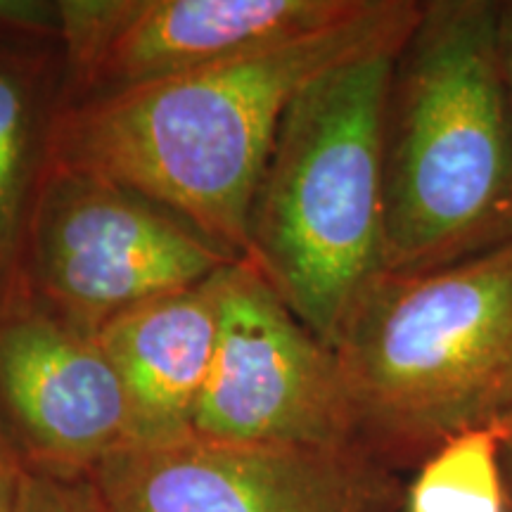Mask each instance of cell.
Here are the masks:
<instances>
[{
  "instance_id": "1",
  "label": "cell",
  "mask_w": 512,
  "mask_h": 512,
  "mask_svg": "<svg viewBox=\"0 0 512 512\" xmlns=\"http://www.w3.org/2000/svg\"><path fill=\"white\" fill-rule=\"evenodd\" d=\"M415 0H366L309 36L105 98L62 102L48 162L136 190L233 259L280 119L306 83L356 55L401 46Z\"/></svg>"
},
{
  "instance_id": "17",
  "label": "cell",
  "mask_w": 512,
  "mask_h": 512,
  "mask_svg": "<svg viewBox=\"0 0 512 512\" xmlns=\"http://www.w3.org/2000/svg\"><path fill=\"white\" fill-rule=\"evenodd\" d=\"M508 512H512V503H510V505H508Z\"/></svg>"
},
{
  "instance_id": "16",
  "label": "cell",
  "mask_w": 512,
  "mask_h": 512,
  "mask_svg": "<svg viewBox=\"0 0 512 512\" xmlns=\"http://www.w3.org/2000/svg\"><path fill=\"white\" fill-rule=\"evenodd\" d=\"M494 430L498 434V441H501V460H503V472L505 482H510L512 491V401L510 406L505 408V413L496 420Z\"/></svg>"
},
{
  "instance_id": "2",
  "label": "cell",
  "mask_w": 512,
  "mask_h": 512,
  "mask_svg": "<svg viewBox=\"0 0 512 512\" xmlns=\"http://www.w3.org/2000/svg\"><path fill=\"white\" fill-rule=\"evenodd\" d=\"M512 238V117L498 3H422L384 114V273H422Z\"/></svg>"
},
{
  "instance_id": "11",
  "label": "cell",
  "mask_w": 512,
  "mask_h": 512,
  "mask_svg": "<svg viewBox=\"0 0 512 512\" xmlns=\"http://www.w3.org/2000/svg\"><path fill=\"white\" fill-rule=\"evenodd\" d=\"M219 273L133 306L95 335L131 403V444L192 432L219 335Z\"/></svg>"
},
{
  "instance_id": "15",
  "label": "cell",
  "mask_w": 512,
  "mask_h": 512,
  "mask_svg": "<svg viewBox=\"0 0 512 512\" xmlns=\"http://www.w3.org/2000/svg\"><path fill=\"white\" fill-rule=\"evenodd\" d=\"M498 41H501L505 93H508V105H510V117H512V0L498 3Z\"/></svg>"
},
{
  "instance_id": "14",
  "label": "cell",
  "mask_w": 512,
  "mask_h": 512,
  "mask_svg": "<svg viewBox=\"0 0 512 512\" xmlns=\"http://www.w3.org/2000/svg\"><path fill=\"white\" fill-rule=\"evenodd\" d=\"M22 477L24 460L12 444L10 434L0 425V512H17Z\"/></svg>"
},
{
  "instance_id": "7",
  "label": "cell",
  "mask_w": 512,
  "mask_h": 512,
  "mask_svg": "<svg viewBox=\"0 0 512 512\" xmlns=\"http://www.w3.org/2000/svg\"><path fill=\"white\" fill-rule=\"evenodd\" d=\"M105 512H389L396 484L358 446L240 444L188 432L93 467Z\"/></svg>"
},
{
  "instance_id": "4",
  "label": "cell",
  "mask_w": 512,
  "mask_h": 512,
  "mask_svg": "<svg viewBox=\"0 0 512 512\" xmlns=\"http://www.w3.org/2000/svg\"><path fill=\"white\" fill-rule=\"evenodd\" d=\"M358 444L380 463L494 427L512 401V238L422 273H382L335 347Z\"/></svg>"
},
{
  "instance_id": "9",
  "label": "cell",
  "mask_w": 512,
  "mask_h": 512,
  "mask_svg": "<svg viewBox=\"0 0 512 512\" xmlns=\"http://www.w3.org/2000/svg\"><path fill=\"white\" fill-rule=\"evenodd\" d=\"M0 425L24 465L91 475L133 441V413L98 339L36 299L0 311Z\"/></svg>"
},
{
  "instance_id": "6",
  "label": "cell",
  "mask_w": 512,
  "mask_h": 512,
  "mask_svg": "<svg viewBox=\"0 0 512 512\" xmlns=\"http://www.w3.org/2000/svg\"><path fill=\"white\" fill-rule=\"evenodd\" d=\"M192 432L240 444L361 448L335 351L247 259L219 273V335Z\"/></svg>"
},
{
  "instance_id": "3",
  "label": "cell",
  "mask_w": 512,
  "mask_h": 512,
  "mask_svg": "<svg viewBox=\"0 0 512 512\" xmlns=\"http://www.w3.org/2000/svg\"><path fill=\"white\" fill-rule=\"evenodd\" d=\"M401 46L294 95L249 209L245 259L330 349L384 273V114Z\"/></svg>"
},
{
  "instance_id": "5",
  "label": "cell",
  "mask_w": 512,
  "mask_h": 512,
  "mask_svg": "<svg viewBox=\"0 0 512 512\" xmlns=\"http://www.w3.org/2000/svg\"><path fill=\"white\" fill-rule=\"evenodd\" d=\"M233 256L136 190L46 164L24 242L31 299L86 335L164 294L185 290Z\"/></svg>"
},
{
  "instance_id": "10",
  "label": "cell",
  "mask_w": 512,
  "mask_h": 512,
  "mask_svg": "<svg viewBox=\"0 0 512 512\" xmlns=\"http://www.w3.org/2000/svg\"><path fill=\"white\" fill-rule=\"evenodd\" d=\"M57 3L0 0V311L29 299L24 242L64 98Z\"/></svg>"
},
{
  "instance_id": "12",
  "label": "cell",
  "mask_w": 512,
  "mask_h": 512,
  "mask_svg": "<svg viewBox=\"0 0 512 512\" xmlns=\"http://www.w3.org/2000/svg\"><path fill=\"white\" fill-rule=\"evenodd\" d=\"M408 512H508L501 441L494 427L448 439L422 463Z\"/></svg>"
},
{
  "instance_id": "13",
  "label": "cell",
  "mask_w": 512,
  "mask_h": 512,
  "mask_svg": "<svg viewBox=\"0 0 512 512\" xmlns=\"http://www.w3.org/2000/svg\"><path fill=\"white\" fill-rule=\"evenodd\" d=\"M17 512H105L91 477H64L24 465Z\"/></svg>"
},
{
  "instance_id": "8",
  "label": "cell",
  "mask_w": 512,
  "mask_h": 512,
  "mask_svg": "<svg viewBox=\"0 0 512 512\" xmlns=\"http://www.w3.org/2000/svg\"><path fill=\"white\" fill-rule=\"evenodd\" d=\"M366 0H62V102L174 79L342 22Z\"/></svg>"
}]
</instances>
